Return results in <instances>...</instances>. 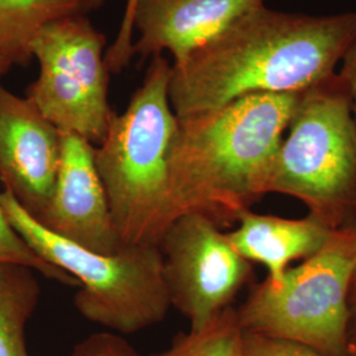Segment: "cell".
I'll return each instance as SVG.
<instances>
[{
	"label": "cell",
	"mask_w": 356,
	"mask_h": 356,
	"mask_svg": "<svg viewBox=\"0 0 356 356\" xmlns=\"http://www.w3.org/2000/svg\"><path fill=\"white\" fill-rule=\"evenodd\" d=\"M356 285V261H355V267H354V275H353V286Z\"/></svg>",
	"instance_id": "cell-23"
},
{
	"label": "cell",
	"mask_w": 356,
	"mask_h": 356,
	"mask_svg": "<svg viewBox=\"0 0 356 356\" xmlns=\"http://www.w3.org/2000/svg\"><path fill=\"white\" fill-rule=\"evenodd\" d=\"M356 40V13L310 16L260 6L172 65L177 118L254 94H292L335 73Z\"/></svg>",
	"instance_id": "cell-1"
},
{
	"label": "cell",
	"mask_w": 356,
	"mask_h": 356,
	"mask_svg": "<svg viewBox=\"0 0 356 356\" xmlns=\"http://www.w3.org/2000/svg\"><path fill=\"white\" fill-rule=\"evenodd\" d=\"M153 356H244V331L229 306L204 326L179 334L172 346Z\"/></svg>",
	"instance_id": "cell-15"
},
{
	"label": "cell",
	"mask_w": 356,
	"mask_h": 356,
	"mask_svg": "<svg viewBox=\"0 0 356 356\" xmlns=\"http://www.w3.org/2000/svg\"><path fill=\"white\" fill-rule=\"evenodd\" d=\"M70 356H141L127 341L114 332H97L76 344Z\"/></svg>",
	"instance_id": "cell-19"
},
{
	"label": "cell",
	"mask_w": 356,
	"mask_h": 356,
	"mask_svg": "<svg viewBox=\"0 0 356 356\" xmlns=\"http://www.w3.org/2000/svg\"><path fill=\"white\" fill-rule=\"evenodd\" d=\"M244 356H330L291 341L244 331Z\"/></svg>",
	"instance_id": "cell-18"
},
{
	"label": "cell",
	"mask_w": 356,
	"mask_h": 356,
	"mask_svg": "<svg viewBox=\"0 0 356 356\" xmlns=\"http://www.w3.org/2000/svg\"><path fill=\"white\" fill-rule=\"evenodd\" d=\"M269 193L301 201L331 229L354 226L356 120L339 73L301 91L272 163Z\"/></svg>",
	"instance_id": "cell-4"
},
{
	"label": "cell",
	"mask_w": 356,
	"mask_h": 356,
	"mask_svg": "<svg viewBox=\"0 0 356 356\" xmlns=\"http://www.w3.org/2000/svg\"><path fill=\"white\" fill-rule=\"evenodd\" d=\"M356 261V225L334 229L329 242L279 285H256L239 309L243 331L348 356V298Z\"/></svg>",
	"instance_id": "cell-6"
},
{
	"label": "cell",
	"mask_w": 356,
	"mask_h": 356,
	"mask_svg": "<svg viewBox=\"0 0 356 356\" xmlns=\"http://www.w3.org/2000/svg\"><path fill=\"white\" fill-rule=\"evenodd\" d=\"M0 204L29 248L76 281L74 305L88 321L134 334L165 319L172 306L159 245H124L99 254L45 229L8 191H0Z\"/></svg>",
	"instance_id": "cell-5"
},
{
	"label": "cell",
	"mask_w": 356,
	"mask_h": 356,
	"mask_svg": "<svg viewBox=\"0 0 356 356\" xmlns=\"http://www.w3.org/2000/svg\"><path fill=\"white\" fill-rule=\"evenodd\" d=\"M170 306L197 330L231 306L252 276V263L227 232L201 214L176 218L159 242Z\"/></svg>",
	"instance_id": "cell-8"
},
{
	"label": "cell",
	"mask_w": 356,
	"mask_h": 356,
	"mask_svg": "<svg viewBox=\"0 0 356 356\" xmlns=\"http://www.w3.org/2000/svg\"><path fill=\"white\" fill-rule=\"evenodd\" d=\"M172 64L154 56L123 114H114L95 165L122 245H159L173 222L169 153L178 119L169 101Z\"/></svg>",
	"instance_id": "cell-3"
},
{
	"label": "cell",
	"mask_w": 356,
	"mask_h": 356,
	"mask_svg": "<svg viewBox=\"0 0 356 356\" xmlns=\"http://www.w3.org/2000/svg\"><path fill=\"white\" fill-rule=\"evenodd\" d=\"M138 0H127L124 13L122 16L120 26L114 42L106 51V65L110 73L120 74L128 65L131 64L134 56V26H132V15Z\"/></svg>",
	"instance_id": "cell-17"
},
{
	"label": "cell",
	"mask_w": 356,
	"mask_h": 356,
	"mask_svg": "<svg viewBox=\"0 0 356 356\" xmlns=\"http://www.w3.org/2000/svg\"><path fill=\"white\" fill-rule=\"evenodd\" d=\"M264 0H138L132 26L139 38L134 56L141 60L169 51L173 66L222 33Z\"/></svg>",
	"instance_id": "cell-11"
},
{
	"label": "cell",
	"mask_w": 356,
	"mask_h": 356,
	"mask_svg": "<svg viewBox=\"0 0 356 356\" xmlns=\"http://www.w3.org/2000/svg\"><path fill=\"white\" fill-rule=\"evenodd\" d=\"M300 94H254L177 118L168 161L173 220L194 213L222 227L268 194L272 163Z\"/></svg>",
	"instance_id": "cell-2"
},
{
	"label": "cell",
	"mask_w": 356,
	"mask_h": 356,
	"mask_svg": "<svg viewBox=\"0 0 356 356\" xmlns=\"http://www.w3.org/2000/svg\"><path fill=\"white\" fill-rule=\"evenodd\" d=\"M106 0H0V54L13 65H28L38 32L65 17L88 16Z\"/></svg>",
	"instance_id": "cell-13"
},
{
	"label": "cell",
	"mask_w": 356,
	"mask_h": 356,
	"mask_svg": "<svg viewBox=\"0 0 356 356\" xmlns=\"http://www.w3.org/2000/svg\"><path fill=\"white\" fill-rule=\"evenodd\" d=\"M348 356H356V285L353 286L348 298V327H347Z\"/></svg>",
	"instance_id": "cell-21"
},
{
	"label": "cell",
	"mask_w": 356,
	"mask_h": 356,
	"mask_svg": "<svg viewBox=\"0 0 356 356\" xmlns=\"http://www.w3.org/2000/svg\"><path fill=\"white\" fill-rule=\"evenodd\" d=\"M339 76H342L346 88L348 90L351 107L356 120V40L344 56L343 66L339 72Z\"/></svg>",
	"instance_id": "cell-20"
},
{
	"label": "cell",
	"mask_w": 356,
	"mask_h": 356,
	"mask_svg": "<svg viewBox=\"0 0 356 356\" xmlns=\"http://www.w3.org/2000/svg\"><path fill=\"white\" fill-rule=\"evenodd\" d=\"M60 160L61 131L0 82V181L36 220L49 202Z\"/></svg>",
	"instance_id": "cell-9"
},
{
	"label": "cell",
	"mask_w": 356,
	"mask_h": 356,
	"mask_svg": "<svg viewBox=\"0 0 356 356\" xmlns=\"http://www.w3.org/2000/svg\"><path fill=\"white\" fill-rule=\"evenodd\" d=\"M11 67H13V65L10 64V63L0 54V78L3 76H6Z\"/></svg>",
	"instance_id": "cell-22"
},
{
	"label": "cell",
	"mask_w": 356,
	"mask_h": 356,
	"mask_svg": "<svg viewBox=\"0 0 356 356\" xmlns=\"http://www.w3.org/2000/svg\"><path fill=\"white\" fill-rule=\"evenodd\" d=\"M0 263H15L32 268L47 279L58 281L69 286H78L76 281L60 268L53 267L29 248L10 225L0 204Z\"/></svg>",
	"instance_id": "cell-16"
},
{
	"label": "cell",
	"mask_w": 356,
	"mask_h": 356,
	"mask_svg": "<svg viewBox=\"0 0 356 356\" xmlns=\"http://www.w3.org/2000/svg\"><path fill=\"white\" fill-rule=\"evenodd\" d=\"M106 44L88 16L44 26L32 44L40 73L26 90V98L53 126L94 147L102 143L115 114L108 103Z\"/></svg>",
	"instance_id": "cell-7"
},
{
	"label": "cell",
	"mask_w": 356,
	"mask_h": 356,
	"mask_svg": "<svg viewBox=\"0 0 356 356\" xmlns=\"http://www.w3.org/2000/svg\"><path fill=\"white\" fill-rule=\"evenodd\" d=\"M36 273L22 264L0 263V356H29L26 323L41 294Z\"/></svg>",
	"instance_id": "cell-14"
},
{
	"label": "cell",
	"mask_w": 356,
	"mask_h": 356,
	"mask_svg": "<svg viewBox=\"0 0 356 356\" xmlns=\"http://www.w3.org/2000/svg\"><path fill=\"white\" fill-rule=\"evenodd\" d=\"M236 223L227 232L229 242L245 260L267 268L266 280L272 285L280 284L292 261L321 251L334 232L312 216L289 219L245 210Z\"/></svg>",
	"instance_id": "cell-12"
},
{
	"label": "cell",
	"mask_w": 356,
	"mask_h": 356,
	"mask_svg": "<svg viewBox=\"0 0 356 356\" xmlns=\"http://www.w3.org/2000/svg\"><path fill=\"white\" fill-rule=\"evenodd\" d=\"M53 234L99 254L122 247L111 216L107 193L95 165V147L83 138L61 132V160L42 216Z\"/></svg>",
	"instance_id": "cell-10"
}]
</instances>
